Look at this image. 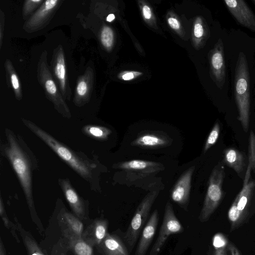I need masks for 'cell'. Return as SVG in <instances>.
<instances>
[{
    "mask_svg": "<svg viewBox=\"0 0 255 255\" xmlns=\"http://www.w3.org/2000/svg\"><path fill=\"white\" fill-rule=\"evenodd\" d=\"M6 141L0 145L1 154L10 163L19 181L31 214L35 213L32 175L37 168L36 157L22 137L5 128Z\"/></svg>",
    "mask_w": 255,
    "mask_h": 255,
    "instance_id": "6da1fadb",
    "label": "cell"
},
{
    "mask_svg": "<svg viewBox=\"0 0 255 255\" xmlns=\"http://www.w3.org/2000/svg\"><path fill=\"white\" fill-rule=\"evenodd\" d=\"M143 14L145 18L148 19L150 18L151 13L150 8L147 6L144 5L142 8Z\"/></svg>",
    "mask_w": 255,
    "mask_h": 255,
    "instance_id": "d590c367",
    "label": "cell"
},
{
    "mask_svg": "<svg viewBox=\"0 0 255 255\" xmlns=\"http://www.w3.org/2000/svg\"><path fill=\"white\" fill-rule=\"evenodd\" d=\"M220 131V126L217 122L211 130L203 148V153H205L216 142Z\"/></svg>",
    "mask_w": 255,
    "mask_h": 255,
    "instance_id": "83f0119b",
    "label": "cell"
},
{
    "mask_svg": "<svg viewBox=\"0 0 255 255\" xmlns=\"http://www.w3.org/2000/svg\"><path fill=\"white\" fill-rule=\"evenodd\" d=\"M158 221V212L155 209L141 232L134 255H146L155 236Z\"/></svg>",
    "mask_w": 255,
    "mask_h": 255,
    "instance_id": "2e32d148",
    "label": "cell"
},
{
    "mask_svg": "<svg viewBox=\"0 0 255 255\" xmlns=\"http://www.w3.org/2000/svg\"><path fill=\"white\" fill-rule=\"evenodd\" d=\"M248 167L243 181V186L249 182L251 173L255 172V134L253 130L250 131L249 138Z\"/></svg>",
    "mask_w": 255,
    "mask_h": 255,
    "instance_id": "cb8c5ba5",
    "label": "cell"
},
{
    "mask_svg": "<svg viewBox=\"0 0 255 255\" xmlns=\"http://www.w3.org/2000/svg\"><path fill=\"white\" fill-rule=\"evenodd\" d=\"M100 39L103 45L107 48H111L114 42V33L109 26H104L101 32Z\"/></svg>",
    "mask_w": 255,
    "mask_h": 255,
    "instance_id": "f1b7e54d",
    "label": "cell"
},
{
    "mask_svg": "<svg viewBox=\"0 0 255 255\" xmlns=\"http://www.w3.org/2000/svg\"><path fill=\"white\" fill-rule=\"evenodd\" d=\"M210 56L211 68L213 80L217 86L222 89L225 83L226 76L224 47L222 39L218 40Z\"/></svg>",
    "mask_w": 255,
    "mask_h": 255,
    "instance_id": "8fae6325",
    "label": "cell"
},
{
    "mask_svg": "<svg viewBox=\"0 0 255 255\" xmlns=\"http://www.w3.org/2000/svg\"><path fill=\"white\" fill-rule=\"evenodd\" d=\"M115 168L139 175H146L158 172L164 169L163 165L159 162L140 159H133L115 164Z\"/></svg>",
    "mask_w": 255,
    "mask_h": 255,
    "instance_id": "5bb4252c",
    "label": "cell"
},
{
    "mask_svg": "<svg viewBox=\"0 0 255 255\" xmlns=\"http://www.w3.org/2000/svg\"><path fill=\"white\" fill-rule=\"evenodd\" d=\"M52 67L54 75L60 87L62 95L65 99L69 100L71 92L67 81L64 52L61 46H59L54 52Z\"/></svg>",
    "mask_w": 255,
    "mask_h": 255,
    "instance_id": "4fadbf2b",
    "label": "cell"
},
{
    "mask_svg": "<svg viewBox=\"0 0 255 255\" xmlns=\"http://www.w3.org/2000/svg\"><path fill=\"white\" fill-rule=\"evenodd\" d=\"M108 224L105 219L94 220L83 231L82 238L91 246H98L108 233Z\"/></svg>",
    "mask_w": 255,
    "mask_h": 255,
    "instance_id": "e0dca14e",
    "label": "cell"
},
{
    "mask_svg": "<svg viewBox=\"0 0 255 255\" xmlns=\"http://www.w3.org/2000/svg\"><path fill=\"white\" fill-rule=\"evenodd\" d=\"M183 230L182 225L175 214L172 205L167 201L159 234L150 250L149 255H158L167 238L172 234L183 232Z\"/></svg>",
    "mask_w": 255,
    "mask_h": 255,
    "instance_id": "ba28073f",
    "label": "cell"
},
{
    "mask_svg": "<svg viewBox=\"0 0 255 255\" xmlns=\"http://www.w3.org/2000/svg\"><path fill=\"white\" fill-rule=\"evenodd\" d=\"M172 139L166 133L159 131H145L139 133L131 145L141 148L156 149L169 146Z\"/></svg>",
    "mask_w": 255,
    "mask_h": 255,
    "instance_id": "7c38bea8",
    "label": "cell"
},
{
    "mask_svg": "<svg viewBox=\"0 0 255 255\" xmlns=\"http://www.w3.org/2000/svg\"><path fill=\"white\" fill-rule=\"evenodd\" d=\"M226 247L230 253V255H242L240 251L233 243L228 242Z\"/></svg>",
    "mask_w": 255,
    "mask_h": 255,
    "instance_id": "d6a6232c",
    "label": "cell"
},
{
    "mask_svg": "<svg viewBox=\"0 0 255 255\" xmlns=\"http://www.w3.org/2000/svg\"><path fill=\"white\" fill-rule=\"evenodd\" d=\"M42 0H25L23 7V16L25 18L28 16L42 2Z\"/></svg>",
    "mask_w": 255,
    "mask_h": 255,
    "instance_id": "f546056e",
    "label": "cell"
},
{
    "mask_svg": "<svg viewBox=\"0 0 255 255\" xmlns=\"http://www.w3.org/2000/svg\"><path fill=\"white\" fill-rule=\"evenodd\" d=\"M158 195L154 190L148 193L137 207L134 215L123 236L129 252H132L143 229L146 224L152 206Z\"/></svg>",
    "mask_w": 255,
    "mask_h": 255,
    "instance_id": "8992f818",
    "label": "cell"
},
{
    "mask_svg": "<svg viewBox=\"0 0 255 255\" xmlns=\"http://www.w3.org/2000/svg\"><path fill=\"white\" fill-rule=\"evenodd\" d=\"M235 99L239 113V120L244 130L249 128L250 115V78L246 55L240 52L235 71Z\"/></svg>",
    "mask_w": 255,
    "mask_h": 255,
    "instance_id": "3957f363",
    "label": "cell"
},
{
    "mask_svg": "<svg viewBox=\"0 0 255 255\" xmlns=\"http://www.w3.org/2000/svg\"><path fill=\"white\" fill-rule=\"evenodd\" d=\"M168 22L169 25L174 29H178L179 28L180 24L178 21L174 18L170 17L168 19Z\"/></svg>",
    "mask_w": 255,
    "mask_h": 255,
    "instance_id": "e575fe53",
    "label": "cell"
},
{
    "mask_svg": "<svg viewBox=\"0 0 255 255\" xmlns=\"http://www.w3.org/2000/svg\"><path fill=\"white\" fill-rule=\"evenodd\" d=\"M5 68L9 76L10 81L12 88L15 93L16 98L20 100L22 98V94L20 90V85L18 76L13 69L11 62L7 59L5 63Z\"/></svg>",
    "mask_w": 255,
    "mask_h": 255,
    "instance_id": "4316f807",
    "label": "cell"
},
{
    "mask_svg": "<svg viewBox=\"0 0 255 255\" xmlns=\"http://www.w3.org/2000/svg\"><path fill=\"white\" fill-rule=\"evenodd\" d=\"M255 214V180L243 187L228 213L231 232L248 223Z\"/></svg>",
    "mask_w": 255,
    "mask_h": 255,
    "instance_id": "277c9868",
    "label": "cell"
},
{
    "mask_svg": "<svg viewBox=\"0 0 255 255\" xmlns=\"http://www.w3.org/2000/svg\"><path fill=\"white\" fill-rule=\"evenodd\" d=\"M82 131L87 136L100 140H107L112 133L111 130L106 127L95 125L85 126Z\"/></svg>",
    "mask_w": 255,
    "mask_h": 255,
    "instance_id": "d4e9b609",
    "label": "cell"
},
{
    "mask_svg": "<svg viewBox=\"0 0 255 255\" xmlns=\"http://www.w3.org/2000/svg\"><path fill=\"white\" fill-rule=\"evenodd\" d=\"M115 18V15L114 14H110L107 17V21L109 22L112 21Z\"/></svg>",
    "mask_w": 255,
    "mask_h": 255,
    "instance_id": "f35d334b",
    "label": "cell"
},
{
    "mask_svg": "<svg viewBox=\"0 0 255 255\" xmlns=\"http://www.w3.org/2000/svg\"><path fill=\"white\" fill-rule=\"evenodd\" d=\"M46 54L43 53L38 65V79L46 93L47 98L53 103L55 109L64 117L69 119L71 114L56 85L46 64Z\"/></svg>",
    "mask_w": 255,
    "mask_h": 255,
    "instance_id": "52a82bcc",
    "label": "cell"
},
{
    "mask_svg": "<svg viewBox=\"0 0 255 255\" xmlns=\"http://www.w3.org/2000/svg\"><path fill=\"white\" fill-rule=\"evenodd\" d=\"M195 167V166H192L183 173L171 192L172 200L185 210H187L189 202L191 181Z\"/></svg>",
    "mask_w": 255,
    "mask_h": 255,
    "instance_id": "9c48e42d",
    "label": "cell"
},
{
    "mask_svg": "<svg viewBox=\"0 0 255 255\" xmlns=\"http://www.w3.org/2000/svg\"><path fill=\"white\" fill-rule=\"evenodd\" d=\"M134 73L135 72H127L122 76V79L124 80H130L136 76L134 74Z\"/></svg>",
    "mask_w": 255,
    "mask_h": 255,
    "instance_id": "8d00e7d4",
    "label": "cell"
},
{
    "mask_svg": "<svg viewBox=\"0 0 255 255\" xmlns=\"http://www.w3.org/2000/svg\"><path fill=\"white\" fill-rule=\"evenodd\" d=\"M228 9L242 26L255 32V14L244 0H225Z\"/></svg>",
    "mask_w": 255,
    "mask_h": 255,
    "instance_id": "30bf717a",
    "label": "cell"
},
{
    "mask_svg": "<svg viewBox=\"0 0 255 255\" xmlns=\"http://www.w3.org/2000/svg\"><path fill=\"white\" fill-rule=\"evenodd\" d=\"M103 255H130L123 238L108 233L101 243L97 246Z\"/></svg>",
    "mask_w": 255,
    "mask_h": 255,
    "instance_id": "ac0fdd59",
    "label": "cell"
},
{
    "mask_svg": "<svg viewBox=\"0 0 255 255\" xmlns=\"http://www.w3.org/2000/svg\"><path fill=\"white\" fill-rule=\"evenodd\" d=\"M59 184L75 215L81 220H86V210L83 200L78 195L68 178L59 179Z\"/></svg>",
    "mask_w": 255,
    "mask_h": 255,
    "instance_id": "9a60e30c",
    "label": "cell"
},
{
    "mask_svg": "<svg viewBox=\"0 0 255 255\" xmlns=\"http://www.w3.org/2000/svg\"><path fill=\"white\" fill-rule=\"evenodd\" d=\"M225 176V166L219 162L209 176L207 192L198 219L201 223L208 221L223 199V185Z\"/></svg>",
    "mask_w": 255,
    "mask_h": 255,
    "instance_id": "5b68a950",
    "label": "cell"
},
{
    "mask_svg": "<svg viewBox=\"0 0 255 255\" xmlns=\"http://www.w3.org/2000/svg\"><path fill=\"white\" fill-rule=\"evenodd\" d=\"M60 1L47 0L44 1L36 12L25 23L24 27L28 29H36L43 24L51 16Z\"/></svg>",
    "mask_w": 255,
    "mask_h": 255,
    "instance_id": "d6986e66",
    "label": "cell"
},
{
    "mask_svg": "<svg viewBox=\"0 0 255 255\" xmlns=\"http://www.w3.org/2000/svg\"><path fill=\"white\" fill-rule=\"evenodd\" d=\"M224 162L240 177H243L247 168L244 153L236 149L229 148L224 151Z\"/></svg>",
    "mask_w": 255,
    "mask_h": 255,
    "instance_id": "44dd1931",
    "label": "cell"
},
{
    "mask_svg": "<svg viewBox=\"0 0 255 255\" xmlns=\"http://www.w3.org/2000/svg\"><path fill=\"white\" fill-rule=\"evenodd\" d=\"M212 255H228L226 248L223 246L216 248Z\"/></svg>",
    "mask_w": 255,
    "mask_h": 255,
    "instance_id": "836d02e7",
    "label": "cell"
},
{
    "mask_svg": "<svg viewBox=\"0 0 255 255\" xmlns=\"http://www.w3.org/2000/svg\"><path fill=\"white\" fill-rule=\"evenodd\" d=\"M194 34L195 36L198 38H202L205 34L204 27L201 21L195 23L194 28Z\"/></svg>",
    "mask_w": 255,
    "mask_h": 255,
    "instance_id": "1f68e13d",
    "label": "cell"
},
{
    "mask_svg": "<svg viewBox=\"0 0 255 255\" xmlns=\"http://www.w3.org/2000/svg\"><path fill=\"white\" fill-rule=\"evenodd\" d=\"M0 214L5 227L8 229L13 230L14 228L6 216L1 197L0 199Z\"/></svg>",
    "mask_w": 255,
    "mask_h": 255,
    "instance_id": "4dcf8cb0",
    "label": "cell"
},
{
    "mask_svg": "<svg viewBox=\"0 0 255 255\" xmlns=\"http://www.w3.org/2000/svg\"><path fill=\"white\" fill-rule=\"evenodd\" d=\"M92 81V76L89 72L78 80L76 89L75 104L80 106L88 102L90 97L89 93L93 84Z\"/></svg>",
    "mask_w": 255,
    "mask_h": 255,
    "instance_id": "7402d4cb",
    "label": "cell"
},
{
    "mask_svg": "<svg viewBox=\"0 0 255 255\" xmlns=\"http://www.w3.org/2000/svg\"><path fill=\"white\" fill-rule=\"evenodd\" d=\"M58 221L64 236L82 238L83 224L77 216L64 210L59 214Z\"/></svg>",
    "mask_w": 255,
    "mask_h": 255,
    "instance_id": "ffe728a7",
    "label": "cell"
},
{
    "mask_svg": "<svg viewBox=\"0 0 255 255\" xmlns=\"http://www.w3.org/2000/svg\"><path fill=\"white\" fill-rule=\"evenodd\" d=\"M0 255H6L5 250L1 240L0 243Z\"/></svg>",
    "mask_w": 255,
    "mask_h": 255,
    "instance_id": "74e56055",
    "label": "cell"
},
{
    "mask_svg": "<svg viewBox=\"0 0 255 255\" xmlns=\"http://www.w3.org/2000/svg\"><path fill=\"white\" fill-rule=\"evenodd\" d=\"M252 1L255 5V0H252Z\"/></svg>",
    "mask_w": 255,
    "mask_h": 255,
    "instance_id": "ab89813d",
    "label": "cell"
},
{
    "mask_svg": "<svg viewBox=\"0 0 255 255\" xmlns=\"http://www.w3.org/2000/svg\"><path fill=\"white\" fill-rule=\"evenodd\" d=\"M23 124L47 144L61 159L80 176L92 182L96 163L84 154L74 151L33 122L22 119Z\"/></svg>",
    "mask_w": 255,
    "mask_h": 255,
    "instance_id": "7a4b0ae2",
    "label": "cell"
},
{
    "mask_svg": "<svg viewBox=\"0 0 255 255\" xmlns=\"http://www.w3.org/2000/svg\"><path fill=\"white\" fill-rule=\"evenodd\" d=\"M68 241V247L75 255H94L92 246L82 238L65 236Z\"/></svg>",
    "mask_w": 255,
    "mask_h": 255,
    "instance_id": "603a6c76",
    "label": "cell"
},
{
    "mask_svg": "<svg viewBox=\"0 0 255 255\" xmlns=\"http://www.w3.org/2000/svg\"><path fill=\"white\" fill-rule=\"evenodd\" d=\"M18 225L28 255H45L32 236Z\"/></svg>",
    "mask_w": 255,
    "mask_h": 255,
    "instance_id": "484cf974",
    "label": "cell"
}]
</instances>
